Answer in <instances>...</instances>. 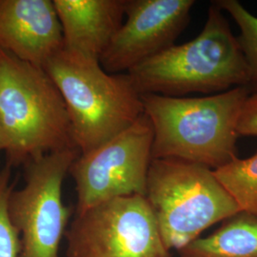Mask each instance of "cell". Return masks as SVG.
<instances>
[{"mask_svg":"<svg viewBox=\"0 0 257 257\" xmlns=\"http://www.w3.org/2000/svg\"><path fill=\"white\" fill-rule=\"evenodd\" d=\"M248 89L202 97L141 94L154 128L153 159L174 158L218 169L237 158V122Z\"/></svg>","mask_w":257,"mask_h":257,"instance_id":"obj_1","label":"cell"},{"mask_svg":"<svg viewBox=\"0 0 257 257\" xmlns=\"http://www.w3.org/2000/svg\"><path fill=\"white\" fill-rule=\"evenodd\" d=\"M127 74L140 94L166 96L223 92L251 82L237 37L216 1L211 4L204 28L194 39L166 49Z\"/></svg>","mask_w":257,"mask_h":257,"instance_id":"obj_2","label":"cell"},{"mask_svg":"<svg viewBox=\"0 0 257 257\" xmlns=\"http://www.w3.org/2000/svg\"><path fill=\"white\" fill-rule=\"evenodd\" d=\"M0 137L9 167L76 148L64 100L43 68L0 49Z\"/></svg>","mask_w":257,"mask_h":257,"instance_id":"obj_3","label":"cell"},{"mask_svg":"<svg viewBox=\"0 0 257 257\" xmlns=\"http://www.w3.org/2000/svg\"><path fill=\"white\" fill-rule=\"evenodd\" d=\"M43 69L64 100L80 154L99 147L144 113L141 94L128 74H109L97 59L63 48Z\"/></svg>","mask_w":257,"mask_h":257,"instance_id":"obj_4","label":"cell"},{"mask_svg":"<svg viewBox=\"0 0 257 257\" xmlns=\"http://www.w3.org/2000/svg\"><path fill=\"white\" fill-rule=\"evenodd\" d=\"M145 197L169 250H179L240 212L211 169L174 158L152 160Z\"/></svg>","mask_w":257,"mask_h":257,"instance_id":"obj_5","label":"cell"},{"mask_svg":"<svg viewBox=\"0 0 257 257\" xmlns=\"http://www.w3.org/2000/svg\"><path fill=\"white\" fill-rule=\"evenodd\" d=\"M79 154L77 148H68L25 164L24 185L12 191L8 201L10 219L19 235V257H60L70 217L62 187Z\"/></svg>","mask_w":257,"mask_h":257,"instance_id":"obj_6","label":"cell"},{"mask_svg":"<svg viewBox=\"0 0 257 257\" xmlns=\"http://www.w3.org/2000/svg\"><path fill=\"white\" fill-rule=\"evenodd\" d=\"M67 257H171L144 195L117 197L75 213Z\"/></svg>","mask_w":257,"mask_h":257,"instance_id":"obj_7","label":"cell"},{"mask_svg":"<svg viewBox=\"0 0 257 257\" xmlns=\"http://www.w3.org/2000/svg\"><path fill=\"white\" fill-rule=\"evenodd\" d=\"M154 128L143 113L99 147L79 154L70 167L77 193L76 213L130 195H144L152 158Z\"/></svg>","mask_w":257,"mask_h":257,"instance_id":"obj_8","label":"cell"},{"mask_svg":"<svg viewBox=\"0 0 257 257\" xmlns=\"http://www.w3.org/2000/svg\"><path fill=\"white\" fill-rule=\"evenodd\" d=\"M193 0H126L127 19L99 62L109 74H127L136 66L175 45L189 22Z\"/></svg>","mask_w":257,"mask_h":257,"instance_id":"obj_9","label":"cell"},{"mask_svg":"<svg viewBox=\"0 0 257 257\" xmlns=\"http://www.w3.org/2000/svg\"><path fill=\"white\" fill-rule=\"evenodd\" d=\"M63 46L53 0H0V49L44 68Z\"/></svg>","mask_w":257,"mask_h":257,"instance_id":"obj_10","label":"cell"},{"mask_svg":"<svg viewBox=\"0 0 257 257\" xmlns=\"http://www.w3.org/2000/svg\"><path fill=\"white\" fill-rule=\"evenodd\" d=\"M63 48L99 60L125 17L126 0H53Z\"/></svg>","mask_w":257,"mask_h":257,"instance_id":"obj_11","label":"cell"},{"mask_svg":"<svg viewBox=\"0 0 257 257\" xmlns=\"http://www.w3.org/2000/svg\"><path fill=\"white\" fill-rule=\"evenodd\" d=\"M219 230L180 248V257H257V216L240 211Z\"/></svg>","mask_w":257,"mask_h":257,"instance_id":"obj_12","label":"cell"},{"mask_svg":"<svg viewBox=\"0 0 257 257\" xmlns=\"http://www.w3.org/2000/svg\"><path fill=\"white\" fill-rule=\"evenodd\" d=\"M212 171L240 211L257 216V153L246 159L237 157Z\"/></svg>","mask_w":257,"mask_h":257,"instance_id":"obj_13","label":"cell"},{"mask_svg":"<svg viewBox=\"0 0 257 257\" xmlns=\"http://www.w3.org/2000/svg\"><path fill=\"white\" fill-rule=\"evenodd\" d=\"M236 22L240 31L239 45L248 63L250 80L257 84V17L250 14L237 0L216 1Z\"/></svg>","mask_w":257,"mask_h":257,"instance_id":"obj_14","label":"cell"},{"mask_svg":"<svg viewBox=\"0 0 257 257\" xmlns=\"http://www.w3.org/2000/svg\"><path fill=\"white\" fill-rule=\"evenodd\" d=\"M14 185L11 183V167L0 170V257H19L18 232L10 219L8 201Z\"/></svg>","mask_w":257,"mask_h":257,"instance_id":"obj_15","label":"cell"},{"mask_svg":"<svg viewBox=\"0 0 257 257\" xmlns=\"http://www.w3.org/2000/svg\"><path fill=\"white\" fill-rule=\"evenodd\" d=\"M238 136H257V92L244 102L237 122Z\"/></svg>","mask_w":257,"mask_h":257,"instance_id":"obj_16","label":"cell"},{"mask_svg":"<svg viewBox=\"0 0 257 257\" xmlns=\"http://www.w3.org/2000/svg\"><path fill=\"white\" fill-rule=\"evenodd\" d=\"M4 151V144H3V141H2V138L0 137V152Z\"/></svg>","mask_w":257,"mask_h":257,"instance_id":"obj_17","label":"cell"}]
</instances>
